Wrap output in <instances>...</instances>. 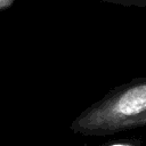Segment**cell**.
Returning <instances> with one entry per match:
<instances>
[{"label":"cell","mask_w":146,"mask_h":146,"mask_svg":"<svg viewBox=\"0 0 146 146\" xmlns=\"http://www.w3.org/2000/svg\"><path fill=\"white\" fill-rule=\"evenodd\" d=\"M98 146H143L140 139L136 138H127V139H117L113 141H107L105 144Z\"/></svg>","instance_id":"7a4b0ae2"},{"label":"cell","mask_w":146,"mask_h":146,"mask_svg":"<svg viewBox=\"0 0 146 146\" xmlns=\"http://www.w3.org/2000/svg\"><path fill=\"white\" fill-rule=\"evenodd\" d=\"M146 127V76L135 78L108 90L71 123L73 133L104 137Z\"/></svg>","instance_id":"6da1fadb"},{"label":"cell","mask_w":146,"mask_h":146,"mask_svg":"<svg viewBox=\"0 0 146 146\" xmlns=\"http://www.w3.org/2000/svg\"><path fill=\"white\" fill-rule=\"evenodd\" d=\"M125 7H146V0H99Z\"/></svg>","instance_id":"3957f363"},{"label":"cell","mask_w":146,"mask_h":146,"mask_svg":"<svg viewBox=\"0 0 146 146\" xmlns=\"http://www.w3.org/2000/svg\"><path fill=\"white\" fill-rule=\"evenodd\" d=\"M15 0H0V10L5 11L7 9H9L13 5H14Z\"/></svg>","instance_id":"277c9868"}]
</instances>
